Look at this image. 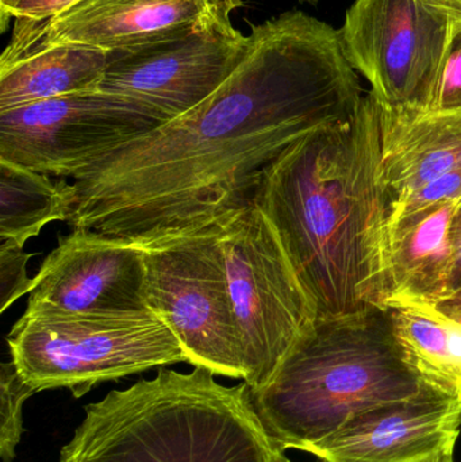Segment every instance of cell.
Wrapping results in <instances>:
<instances>
[{
    "instance_id": "e0dca14e",
    "label": "cell",
    "mask_w": 461,
    "mask_h": 462,
    "mask_svg": "<svg viewBox=\"0 0 461 462\" xmlns=\"http://www.w3.org/2000/svg\"><path fill=\"white\" fill-rule=\"evenodd\" d=\"M406 363L433 390L461 401V323L427 303L387 306Z\"/></svg>"
},
{
    "instance_id": "6da1fadb",
    "label": "cell",
    "mask_w": 461,
    "mask_h": 462,
    "mask_svg": "<svg viewBox=\"0 0 461 462\" xmlns=\"http://www.w3.org/2000/svg\"><path fill=\"white\" fill-rule=\"evenodd\" d=\"M363 97L338 30L300 11L254 24L202 105L72 178L67 224L135 245L202 229L251 199L289 146L352 118Z\"/></svg>"
},
{
    "instance_id": "9a60e30c",
    "label": "cell",
    "mask_w": 461,
    "mask_h": 462,
    "mask_svg": "<svg viewBox=\"0 0 461 462\" xmlns=\"http://www.w3.org/2000/svg\"><path fill=\"white\" fill-rule=\"evenodd\" d=\"M461 198L410 214L390 226L392 303H440L449 295L451 230ZM387 309V307H386Z\"/></svg>"
},
{
    "instance_id": "4fadbf2b",
    "label": "cell",
    "mask_w": 461,
    "mask_h": 462,
    "mask_svg": "<svg viewBox=\"0 0 461 462\" xmlns=\"http://www.w3.org/2000/svg\"><path fill=\"white\" fill-rule=\"evenodd\" d=\"M243 0H78L45 23L21 21L30 43H76L116 51L232 22Z\"/></svg>"
},
{
    "instance_id": "cb8c5ba5",
    "label": "cell",
    "mask_w": 461,
    "mask_h": 462,
    "mask_svg": "<svg viewBox=\"0 0 461 462\" xmlns=\"http://www.w3.org/2000/svg\"><path fill=\"white\" fill-rule=\"evenodd\" d=\"M422 2L448 15L454 23H461V0H422Z\"/></svg>"
},
{
    "instance_id": "8992f818",
    "label": "cell",
    "mask_w": 461,
    "mask_h": 462,
    "mask_svg": "<svg viewBox=\"0 0 461 462\" xmlns=\"http://www.w3.org/2000/svg\"><path fill=\"white\" fill-rule=\"evenodd\" d=\"M251 390L265 387L290 350L318 320L281 236L246 200L214 221Z\"/></svg>"
},
{
    "instance_id": "9c48e42d",
    "label": "cell",
    "mask_w": 461,
    "mask_h": 462,
    "mask_svg": "<svg viewBox=\"0 0 461 462\" xmlns=\"http://www.w3.org/2000/svg\"><path fill=\"white\" fill-rule=\"evenodd\" d=\"M245 48L246 35L224 22L116 49L94 91L132 103L161 126L210 97L232 75Z\"/></svg>"
},
{
    "instance_id": "484cf974",
    "label": "cell",
    "mask_w": 461,
    "mask_h": 462,
    "mask_svg": "<svg viewBox=\"0 0 461 462\" xmlns=\"http://www.w3.org/2000/svg\"><path fill=\"white\" fill-rule=\"evenodd\" d=\"M422 462H455L454 452L447 453V455L440 456V457L432 458V460L422 461Z\"/></svg>"
},
{
    "instance_id": "30bf717a",
    "label": "cell",
    "mask_w": 461,
    "mask_h": 462,
    "mask_svg": "<svg viewBox=\"0 0 461 462\" xmlns=\"http://www.w3.org/2000/svg\"><path fill=\"white\" fill-rule=\"evenodd\" d=\"M156 127L121 97L99 91L65 95L0 111V160L54 178H75Z\"/></svg>"
},
{
    "instance_id": "7a4b0ae2",
    "label": "cell",
    "mask_w": 461,
    "mask_h": 462,
    "mask_svg": "<svg viewBox=\"0 0 461 462\" xmlns=\"http://www.w3.org/2000/svg\"><path fill=\"white\" fill-rule=\"evenodd\" d=\"M381 106L298 140L263 170L251 199L273 225L318 319L386 309L390 200L382 181Z\"/></svg>"
},
{
    "instance_id": "3957f363",
    "label": "cell",
    "mask_w": 461,
    "mask_h": 462,
    "mask_svg": "<svg viewBox=\"0 0 461 462\" xmlns=\"http://www.w3.org/2000/svg\"><path fill=\"white\" fill-rule=\"evenodd\" d=\"M249 387L219 384L205 368H160L88 404L60 462H281Z\"/></svg>"
},
{
    "instance_id": "d4e9b609",
    "label": "cell",
    "mask_w": 461,
    "mask_h": 462,
    "mask_svg": "<svg viewBox=\"0 0 461 462\" xmlns=\"http://www.w3.org/2000/svg\"><path fill=\"white\" fill-rule=\"evenodd\" d=\"M441 312L461 323V290L435 304Z\"/></svg>"
},
{
    "instance_id": "277c9868",
    "label": "cell",
    "mask_w": 461,
    "mask_h": 462,
    "mask_svg": "<svg viewBox=\"0 0 461 462\" xmlns=\"http://www.w3.org/2000/svg\"><path fill=\"white\" fill-rule=\"evenodd\" d=\"M425 388L401 353L389 311L378 309L317 320L270 383L249 393L278 447L308 453L357 412L413 398Z\"/></svg>"
},
{
    "instance_id": "8fae6325",
    "label": "cell",
    "mask_w": 461,
    "mask_h": 462,
    "mask_svg": "<svg viewBox=\"0 0 461 462\" xmlns=\"http://www.w3.org/2000/svg\"><path fill=\"white\" fill-rule=\"evenodd\" d=\"M143 252L129 239L72 229L41 263L27 314L106 315L146 311Z\"/></svg>"
},
{
    "instance_id": "44dd1931",
    "label": "cell",
    "mask_w": 461,
    "mask_h": 462,
    "mask_svg": "<svg viewBox=\"0 0 461 462\" xmlns=\"http://www.w3.org/2000/svg\"><path fill=\"white\" fill-rule=\"evenodd\" d=\"M461 110V23H454L451 40L438 72L432 100L427 111Z\"/></svg>"
},
{
    "instance_id": "d6986e66",
    "label": "cell",
    "mask_w": 461,
    "mask_h": 462,
    "mask_svg": "<svg viewBox=\"0 0 461 462\" xmlns=\"http://www.w3.org/2000/svg\"><path fill=\"white\" fill-rule=\"evenodd\" d=\"M34 390L22 379L13 361L0 366V456L3 462H13L23 433L22 411Z\"/></svg>"
},
{
    "instance_id": "603a6c76",
    "label": "cell",
    "mask_w": 461,
    "mask_h": 462,
    "mask_svg": "<svg viewBox=\"0 0 461 462\" xmlns=\"http://www.w3.org/2000/svg\"><path fill=\"white\" fill-rule=\"evenodd\" d=\"M452 268L449 277V295L461 290V208L455 217L451 230ZM447 299V298H446Z\"/></svg>"
},
{
    "instance_id": "5b68a950",
    "label": "cell",
    "mask_w": 461,
    "mask_h": 462,
    "mask_svg": "<svg viewBox=\"0 0 461 462\" xmlns=\"http://www.w3.org/2000/svg\"><path fill=\"white\" fill-rule=\"evenodd\" d=\"M11 361L35 391H70L81 398L95 385L173 364L187 356L152 310L126 314L24 312L7 337Z\"/></svg>"
},
{
    "instance_id": "7c38bea8",
    "label": "cell",
    "mask_w": 461,
    "mask_h": 462,
    "mask_svg": "<svg viewBox=\"0 0 461 462\" xmlns=\"http://www.w3.org/2000/svg\"><path fill=\"white\" fill-rule=\"evenodd\" d=\"M460 429V399L428 387L357 412L308 453L321 462H422L454 452Z\"/></svg>"
},
{
    "instance_id": "ba28073f",
    "label": "cell",
    "mask_w": 461,
    "mask_h": 462,
    "mask_svg": "<svg viewBox=\"0 0 461 462\" xmlns=\"http://www.w3.org/2000/svg\"><path fill=\"white\" fill-rule=\"evenodd\" d=\"M452 27L422 0H355L338 32L346 59L382 106L427 111Z\"/></svg>"
},
{
    "instance_id": "f1b7e54d",
    "label": "cell",
    "mask_w": 461,
    "mask_h": 462,
    "mask_svg": "<svg viewBox=\"0 0 461 462\" xmlns=\"http://www.w3.org/2000/svg\"><path fill=\"white\" fill-rule=\"evenodd\" d=\"M305 2H317V0H305Z\"/></svg>"
},
{
    "instance_id": "5bb4252c",
    "label": "cell",
    "mask_w": 461,
    "mask_h": 462,
    "mask_svg": "<svg viewBox=\"0 0 461 462\" xmlns=\"http://www.w3.org/2000/svg\"><path fill=\"white\" fill-rule=\"evenodd\" d=\"M381 106L382 181L390 210L430 181L461 170V110Z\"/></svg>"
},
{
    "instance_id": "ac0fdd59",
    "label": "cell",
    "mask_w": 461,
    "mask_h": 462,
    "mask_svg": "<svg viewBox=\"0 0 461 462\" xmlns=\"http://www.w3.org/2000/svg\"><path fill=\"white\" fill-rule=\"evenodd\" d=\"M73 199L67 179L53 180L0 160V239L26 245L46 225L69 219Z\"/></svg>"
},
{
    "instance_id": "ffe728a7",
    "label": "cell",
    "mask_w": 461,
    "mask_h": 462,
    "mask_svg": "<svg viewBox=\"0 0 461 462\" xmlns=\"http://www.w3.org/2000/svg\"><path fill=\"white\" fill-rule=\"evenodd\" d=\"M32 255L24 252L23 245L0 239V312L32 290L34 279L27 276V261Z\"/></svg>"
},
{
    "instance_id": "83f0119b",
    "label": "cell",
    "mask_w": 461,
    "mask_h": 462,
    "mask_svg": "<svg viewBox=\"0 0 461 462\" xmlns=\"http://www.w3.org/2000/svg\"><path fill=\"white\" fill-rule=\"evenodd\" d=\"M8 2H11V0H0V5H7Z\"/></svg>"
},
{
    "instance_id": "2e32d148",
    "label": "cell",
    "mask_w": 461,
    "mask_h": 462,
    "mask_svg": "<svg viewBox=\"0 0 461 462\" xmlns=\"http://www.w3.org/2000/svg\"><path fill=\"white\" fill-rule=\"evenodd\" d=\"M110 51L76 43H45L0 57V111L65 95L94 91L108 64Z\"/></svg>"
},
{
    "instance_id": "7402d4cb",
    "label": "cell",
    "mask_w": 461,
    "mask_h": 462,
    "mask_svg": "<svg viewBox=\"0 0 461 462\" xmlns=\"http://www.w3.org/2000/svg\"><path fill=\"white\" fill-rule=\"evenodd\" d=\"M75 2L78 0H11L7 5H0L2 32H5L8 19L45 23Z\"/></svg>"
},
{
    "instance_id": "52a82bcc",
    "label": "cell",
    "mask_w": 461,
    "mask_h": 462,
    "mask_svg": "<svg viewBox=\"0 0 461 462\" xmlns=\"http://www.w3.org/2000/svg\"><path fill=\"white\" fill-rule=\"evenodd\" d=\"M146 268V300L175 334L194 368L245 380L243 342L213 224L137 245Z\"/></svg>"
},
{
    "instance_id": "4316f807",
    "label": "cell",
    "mask_w": 461,
    "mask_h": 462,
    "mask_svg": "<svg viewBox=\"0 0 461 462\" xmlns=\"http://www.w3.org/2000/svg\"><path fill=\"white\" fill-rule=\"evenodd\" d=\"M281 462H292L291 460H290L289 457H287V456H284L283 458H281Z\"/></svg>"
}]
</instances>
